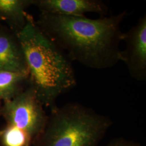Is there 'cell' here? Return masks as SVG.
Instances as JSON below:
<instances>
[{
  "label": "cell",
  "instance_id": "30bf717a",
  "mask_svg": "<svg viewBox=\"0 0 146 146\" xmlns=\"http://www.w3.org/2000/svg\"><path fill=\"white\" fill-rule=\"evenodd\" d=\"M0 141L3 146H30L32 144L31 140L25 131L8 125L1 130Z\"/></svg>",
  "mask_w": 146,
  "mask_h": 146
},
{
  "label": "cell",
  "instance_id": "9c48e42d",
  "mask_svg": "<svg viewBox=\"0 0 146 146\" xmlns=\"http://www.w3.org/2000/svg\"><path fill=\"white\" fill-rule=\"evenodd\" d=\"M28 85V74L0 70V100H10Z\"/></svg>",
  "mask_w": 146,
  "mask_h": 146
},
{
  "label": "cell",
  "instance_id": "6da1fadb",
  "mask_svg": "<svg viewBox=\"0 0 146 146\" xmlns=\"http://www.w3.org/2000/svg\"><path fill=\"white\" fill-rule=\"evenodd\" d=\"M127 15L125 11L93 19L40 13L36 23L72 62L104 70L120 62L121 23Z\"/></svg>",
  "mask_w": 146,
  "mask_h": 146
},
{
  "label": "cell",
  "instance_id": "8992f818",
  "mask_svg": "<svg viewBox=\"0 0 146 146\" xmlns=\"http://www.w3.org/2000/svg\"><path fill=\"white\" fill-rule=\"evenodd\" d=\"M41 13L60 15L82 17L87 13L108 15L109 8L101 0H33Z\"/></svg>",
  "mask_w": 146,
  "mask_h": 146
},
{
  "label": "cell",
  "instance_id": "52a82bcc",
  "mask_svg": "<svg viewBox=\"0 0 146 146\" xmlns=\"http://www.w3.org/2000/svg\"><path fill=\"white\" fill-rule=\"evenodd\" d=\"M0 70L28 74L17 33L2 26H0Z\"/></svg>",
  "mask_w": 146,
  "mask_h": 146
},
{
  "label": "cell",
  "instance_id": "277c9868",
  "mask_svg": "<svg viewBox=\"0 0 146 146\" xmlns=\"http://www.w3.org/2000/svg\"><path fill=\"white\" fill-rule=\"evenodd\" d=\"M43 107L33 89L28 85L14 98L4 101L0 112L8 125L25 131L32 143L47 122L48 115Z\"/></svg>",
  "mask_w": 146,
  "mask_h": 146
},
{
  "label": "cell",
  "instance_id": "8fae6325",
  "mask_svg": "<svg viewBox=\"0 0 146 146\" xmlns=\"http://www.w3.org/2000/svg\"><path fill=\"white\" fill-rule=\"evenodd\" d=\"M104 146H141V145L135 141L120 137L111 140Z\"/></svg>",
  "mask_w": 146,
  "mask_h": 146
},
{
  "label": "cell",
  "instance_id": "ba28073f",
  "mask_svg": "<svg viewBox=\"0 0 146 146\" xmlns=\"http://www.w3.org/2000/svg\"><path fill=\"white\" fill-rule=\"evenodd\" d=\"M33 2V0H0V20L17 34L26 24V10Z\"/></svg>",
  "mask_w": 146,
  "mask_h": 146
},
{
  "label": "cell",
  "instance_id": "7a4b0ae2",
  "mask_svg": "<svg viewBox=\"0 0 146 146\" xmlns=\"http://www.w3.org/2000/svg\"><path fill=\"white\" fill-rule=\"evenodd\" d=\"M17 34L26 60L28 86L42 105L51 110L60 95L77 85L72 62L31 15L28 14L25 26Z\"/></svg>",
  "mask_w": 146,
  "mask_h": 146
},
{
  "label": "cell",
  "instance_id": "7c38bea8",
  "mask_svg": "<svg viewBox=\"0 0 146 146\" xmlns=\"http://www.w3.org/2000/svg\"><path fill=\"white\" fill-rule=\"evenodd\" d=\"M0 133H1V131H0Z\"/></svg>",
  "mask_w": 146,
  "mask_h": 146
},
{
  "label": "cell",
  "instance_id": "5b68a950",
  "mask_svg": "<svg viewBox=\"0 0 146 146\" xmlns=\"http://www.w3.org/2000/svg\"><path fill=\"white\" fill-rule=\"evenodd\" d=\"M125 48L121 50L120 61L125 64L131 78L137 81L146 80V15L125 33Z\"/></svg>",
  "mask_w": 146,
  "mask_h": 146
},
{
  "label": "cell",
  "instance_id": "3957f363",
  "mask_svg": "<svg viewBox=\"0 0 146 146\" xmlns=\"http://www.w3.org/2000/svg\"><path fill=\"white\" fill-rule=\"evenodd\" d=\"M113 124L110 117L78 102L50 110L33 146H99Z\"/></svg>",
  "mask_w": 146,
  "mask_h": 146
}]
</instances>
